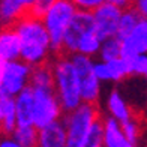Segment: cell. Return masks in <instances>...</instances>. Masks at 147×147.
Masks as SVG:
<instances>
[{"label": "cell", "instance_id": "obj_23", "mask_svg": "<svg viewBox=\"0 0 147 147\" xmlns=\"http://www.w3.org/2000/svg\"><path fill=\"white\" fill-rule=\"evenodd\" d=\"M84 147H104V120L101 122V119H98L93 123Z\"/></svg>", "mask_w": 147, "mask_h": 147}, {"label": "cell", "instance_id": "obj_18", "mask_svg": "<svg viewBox=\"0 0 147 147\" xmlns=\"http://www.w3.org/2000/svg\"><path fill=\"white\" fill-rule=\"evenodd\" d=\"M140 14L131 6L128 9H123V14H122V18H120V23H119V30H117V38L120 41L126 39L131 33L134 32V29L137 27V24L140 23Z\"/></svg>", "mask_w": 147, "mask_h": 147}, {"label": "cell", "instance_id": "obj_32", "mask_svg": "<svg viewBox=\"0 0 147 147\" xmlns=\"http://www.w3.org/2000/svg\"><path fill=\"white\" fill-rule=\"evenodd\" d=\"M21 2L24 3V6H26V8H29V6H30L33 2H35V0H21Z\"/></svg>", "mask_w": 147, "mask_h": 147}, {"label": "cell", "instance_id": "obj_11", "mask_svg": "<svg viewBox=\"0 0 147 147\" xmlns=\"http://www.w3.org/2000/svg\"><path fill=\"white\" fill-rule=\"evenodd\" d=\"M21 59V42L14 26H3L0 29V60L14 62Z\"/></svg>", "mask_w": 147, "mask_h": 147}, {"label": "cell", "instance_id": "obj_24", "mask_svg": "<svg viewBox=\"0 0 147 147\" xmlns=\"http://www.w3.org/2000/svg\"><path fill=\"white\" fill-rule=\"evenodd\" d=\"M56 0H35L26 11L24 15H30L33 18L44 20V17L48 14V11L53 8Z\"/></svg>", "mask_w": 147, "mask_h": 147}, {"label": "cell", "instance_id": "obj_27", "mask_svg": "<svg viewBox=\"0 0 147 147\" xmlns=\"http://www.w3.org/2000/svg\"><path fill=\"white\" fill-rule=\"evenodd\" d=\"M93 72H95L96 78L101 83H110V81H113L111 71H110V66H108V63H107V62L96 60V62L93 63Z\"/></svg>", "mask_w": 147, "mask_h": 147}, {"label": "cell", "instance_id": "obj_8", "mask_svg": "<svg viewBox=\"0 0 147 147\" xmlns=\"http://www.w3.org/2000/svg\"><path fill=\"white\" fill-rule=\"evenodd\" d=\"M96 33V26H95V18H93V12L87 11H77V14L74 15L71 24L65 32L63 36V53L68 56L77 54L78 45L83 39Z\"/></svg>", "mask_w": 147, "mask_h": 147}, {"label": "cell", "instance_id": "obj_13", "mask_svg": "<svg viewBox=\"0 0 147 147\" xmlns=\"http://www.w3.org/2000/svg\"><path fill=\"white\" fill-rule=\"evenodd\" d=\"M104 147H137L122 131V125L113 117L104 120Z\"/></svg>", "mask_w": 147, "mask_h": 147}, {"label": "cell", "instance_id": "obj_1", "mask_svg": "<svg viewBox=\"0 0 147 147\" xmlns=\"http://www.w3.org/2000/svg\"><path fill=\"white\" fill-rule=\"evenodd\" d=\"M12 26L21 42V60L30 66L47 63L51 53V39L42 20L23 15Z\"/></svg>", "mask_w": 147, "mask_h": 147}, {"label": "cell", "instance_id": "obj_10", "mask_svg": "<svg viewBox=\"0 0 147 147\" xmlns=\"http://www.w3.org/2000/svg\"><path fill=\"white\" fill-rule=\"evenodd\" d=\"M137 54H147V20L141 18L131 35L122 41V57L126 60Z\"/></svg>", "mask_w": 147, "mask_h": 147}, {"label": "cell", "instance_id": "obj_25", "mask_svg": "<svg viewBox=\"0 0 147 147\" xmlns=\"http://www.w3.org/2000/svg\"><path fill=\"white\" fill-rule=\"evenodd\" d=\"M120 125H122V131L126 135V138L134 144H138L140 138H141V125H140L138 120L135 117H131L129 120H126Z\"/></svg>", "mask_w": 147, "mask_h": 147}, {"label": "cell", "instance_id": "obj_4", "mask_svg": "<svg viewBox=\"0 0 147 147\" xmlns=\"http://www.w3.org/2000/svg\"><path fill=\"white\" fill-rule=\"evenodd\" d=\"M77 6L72 0H56L48 14L44 17V24L51 39V51L62 54L63 53V36L71 24L74 15L77 14Z\"/></svg>", "mask_w": 147, "mask_h": 147}, {"label": "cell", "instance_id": "obj_26", "mask_svg": "<svg viewBox=\"0 0 147 147\" xmlns=\"http://www.w3.org/2000/svg\"><path fill=\"white\" fill-rule=\"evenodd\" d=\"M128 62H129L131 75L147 78V54H137L132 59H129Z\"/></svg>", "mask_w": 147, "mask_h": 147}, {"label": "cell", "instance_id": "obj_30", "mask_svg": "<svg viewBox=\"0 0 147 147\" xmlns=\"http://www.w3.org/2000/svg\"><path fill=\"white\" fill-rule=\"evenodd\" d=\"M107 2L116 5V6H119V8H122V9H128V8L132 6L134 0H107Z\"/></svg>", "mask_w": 147, "mask_h": 147}, {"label": "cell", "instance_id": "obj_12", "mask_svg": "<svg viewBox=\"0 0 147 147\" xmlns=\"http://www.w3.org/2000/svg\"><path fill=\"white\" fill-rule=\"evenodd\" d=\"M17 111H15V96L0 90V131L12 135L17 129Z\"/></svg>", "mask_w": 147, "mask_h": 147}, {"label": "cell", "instance_id": "obj_29", "mask_svg": "<svg viewBox=\"0 0 147 147\" xmlns=\"http://www.w3.org/2000/svg\"><path fill=\"white\" fill-rule=\"evenodd\" d=\"M132 8L138 12L141 18L147 20V0H134Z\"/></svg>", "mask_w": 147, "mask_h": 147}, {"label": "cell", "instance_id": "obj_7", "mask_svg": "<svg viewBox=\"0 0 147 147\" xmlns=\"http://www.w3.org/2000/svg\"><path fill=\"white\" fill-rule=\"evenodd\" d=\"M71 60L75 66L78 81H80V92H81L83 102L87 104H96L99 96H101V81L96 78L93 72V63L95 60L92 57L83 56V54H72Z\"/></svg>", "mask_w": 147, "mask_h": 147}, {"label": "cell", "instance_id": "obj_33", "mask_svg": "<svg viewBox=\"0 0 147 147\" xmlns=\"http://www.w3.org/2000/svg\"><path fill=\"white\" fill-rule=\"evenodd\" d=\"M146 98H147V92H146Z\"/></svg>", "mask_w": 147, "mask_h": 147}, {"label": "cell", "instance_id": "obj_2", "mask_svg": "<svg viewBox=\"0 0 147 147\" xmlns=\"http://www.w3.org/2000/svg\"><path fill=\"white\" fill-rule=\"evenodd\" d=\"M53 74H54V92L63 107L65 113L75 110L83 104L80 81L71 56L60 54L53 62Z\"/></svg>", "mask_w": 147, "mask_h": 147}, {"label": "cell", "instance_id": "obj_15", "mask_svg": "<svg viewBox=\"0 0 147 147\" xmlns=\"http://www.w3.org/2000/svg\"><path fill=\"white\" fill-rule=\"evenodd\" d=\"M15 111L18 126L33 125V89L30 86L15 96Z\"/></svg>", "mask_w": 147, "mask_h": 147}, {"label": "cell", "instance_id": "obj_6", "mask_svg": "<svg viewBox=\"0 0 147 147\" xmlns=\"http://www.w3.org/2000/svg\"><path fill=\"white\" fill-rule=\"evenodd\" d=\"M32 68L24 60L3 62L0 60V90L11 96H17L30 86Z\"/></svg>", "mask_w": 147, "mask_h": 147}, {"label": "cell", "instance_id": "obj_14", "mask_svg": "<svg viewBox=\"0 0 147 147\" xmlns=\"http://www.w3.org/2000/svg\"><path fill=\"white\" fill-rule=\"evenodd\" d=\"M38 147H66V129L62 120L39 129Z\"/></svg>", "mask_w": 147, "mask_h": 147}, {"label": "cell", "instance_id": "obj_3", "mask_svg": "<svg viewBox=\"0 0 147 147\" xmlns=\"http://www.w3.org/2000/svg\"><path fill=\"white\" fill-rule=\"evenodd\" d=\"M99 119L96 104L83 102L75 110L65 113L62 122L66 129V147H84L93 123Z\"/></svg>", "mask_w": 147, "mask_h": 147}, {"label": "cell", "instance_id": "obj_21", "mask_svg": "<svg viewBox=\"0 0 147 147\" xmlns=\"http://www.w3.org/2000/svg\"><path fill=\"white\" fill-rule=\"evenodd\" d=\"M101 44L102 41L98 38L96 33H92V35H87L78 45L77 53L87 57H93L99 54V50H101Z\"/></svg>", "mask_w": 147, "mask_h": 147}, {"label": "cell", "instance_id": "obj_31", "mask_svg": "<svg viewBox=\"0 0 147 147\" xmlns=\"http://www.w3.org/2000/svg\"><path fill=\"white\" fill-rule=\"evenodd\" d=\"M0 147H21L14 138H3L2 141H0Z\"/></svg>", "mask_w": 147, "mask_h": 147}, {"label": "cell", "instance_id": "obj_16", "mask_svg": "<svg viewBox=\"0 0 147 147\" xmlns=\"http://www.w3.org/2000/svg\"><path fill=\"white\" fill-rule=\"evenodd\" d=\"M107 110H108L110 117L117 120L119 123H123L126 120H129L132 116V111L129 108L126 99L119 90H111L107 98Z\"/></svg>", "mask_w": 147, "mask_h": 147}, {"label": "cell", "instance_id": "obj_17", "mask_svg": "<svg viewBox=\"0 0 147 147\" xmlns=\"http://www.w3.org/2000/svg\"><path fill=\"white\" fill-rule=\"evenodd\" d=\"M30 87L33 89H54V74L53 65L48 62L33 66L30 75Z\"/></svg>", "mask_w": 147, "mask_h": 147}, {"label": "cell", "instance_id": "obj_19", "mask_svg": "<svg viewBox=\"0 0 147 147\" xmlns=\"http://www.w3.org/2000/svg\"><path fill=\"white\" fill-rule=\"evenodd\" d=\"M12 138H14L21 147H38L39 129L35 125L17 126V129L12 134Z\"/></svg>", "mask_w": 147, "mask_h": 147}, {"label": "cell", "instance_id": "obj_28", "mask_svg": "<svg viewBox=\"0 0 147 147\" xmlns=\"http://www.w3.org/2000/svg\"><path fill=\"white\" fill-rule=\"evenodd\" d=\"M74 5L77 6V9L80 11H87V12H93L95 9H98L101 5H104L107 0H72Z\"/></svg>", "mask_w": 147, "mask_h": 147}, {"label": "cell", "instance_id": "obj_5", "mask_svg": "<svg viewBox=\"0 0 147 147\" xmlns=\"http://www.w3.org/2000/svg\"><path fill=\"white\" fill-rule=\"evenodd\" d=\"M62 116L63 107L54 89H33V125L38 129L60 122Z\"/></svg>", "mask_w": 147, "mask_h": 147}, {"label": "cell", "instance_id": "obj_9", "mask_svg": "<svg viewBox=\"0 0 147 147\" xmlns=\"http://www.w3.org/2000/svg\"><path fill=\"white\" fill-rule=\"evenodd\" d=\"M123 9L119 6L105 2L98 9L93 11V18H95L96 26V35L101 41L114 38L119 30V23L122 18Z\"/></svg>", "mask_w": 147, "mask_h": 147}, {"label": "cell", "instance_id": "obj_20", "mask_svg": "<svg viewBox=\"0 0 147 147\" xmlns=\"http://www.w3.org/2000/svg\"><path fill=\"white\" fill-rule=\"evenodd\" d=\"M98 56L99 60H102V62H111L114 59L122 57V41L117 36L102 41Z\"/></svg>", "mask_w": 147, "mask_h": 147}, {"label": "cell", "instance_id": "obj_22", "mask_svg": "<svg viewBox=\"0 0 147 147\" xmlns=\"http://www.w3.org/2000/svg\"><path fill=\"white\" fill-rule=\"evenodd\" d=\"M107 63H108V66H110L113 81H122V80H125L126 77L131 75L129 62L125 57H119V59H114V60L107 62Z\"/></svg>", "mask_w": 147, "mask_h": 147}]
</instances>
